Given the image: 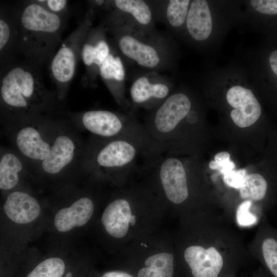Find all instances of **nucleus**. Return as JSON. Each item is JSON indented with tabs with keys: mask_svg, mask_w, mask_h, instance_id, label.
<instances>
[{
	"mask_svg": "<svg viewBox=\"0 0 277 277\" xmlns=\"http://www.w3.org/2000/svg\"><path fill=\"white\" fill-rule=\"evenodd\" d=\"M42 69L27 60H17L0 72L3 118L14 123L55 111L60 100L45 87Z\"/></svg>",
	"mask_w": 277,
	"mask_h": 277,
	"instance_id": "f257e3e1",
	"label": "nucleus"
},
{
	"mask_svg": "<svg viewBox=\"0 0 277 277\" xmlns=\"http://www.w3.org/2000/svg\"><path fill=\"white\" fill-rule=\"evenodd\" d=\"M19 28V53L42 68L49 65L62 43L68 16L51 13L35 1L16 6Z\"/></svg>",
	"mask_w": 277,
	"mask_h": 277,
	"instance_id": "f03ea898",
	"label": "nucleus"
},
{
	"mask_svg": "<svg viewBox=\"0 0 277 277\" xmlns=\"http://www.w3.org/2000/svg\"><path fill=\"white\" fill-rule=\"evenodd\" d=\"M154 155L144 145L134 140L94 136L86 148L84 165L97 174L123 177L138 169L140 157Z\"/></svg>",
	"mask_w": 277,
	"mask_h": 277,
	"instance_id": "7ed1b4c3",
	"label": "nucleus"
},
{
	"mask_svg": "<svg viewBox=\"0 0 277 277\" xmlns=\"http://www.w3.org/2000/svg\"><path fill=\"white\" fill-rule=\"evenodd\" d=\"M69 115L95 136L134 140L144 145L154 154L161 153L144 125L133 117L105 110H91L70 113Z\"/></svg>",
	"mask_w": 277,
	"mask_h": 277,
	"instance_id": "20e7f679",
	"label": "nucleus"
},
{
	"mask_svg": "<svg viewBox=\"0 0 277 277\" xmlns=\"http://www.w3.org/2000/svg\"><path fill=\"white\" fill-rule=\"evenodd\" d=\"M89 10L68 36L62 42L49 65L50 76L60 101L66 96L81 59L82 46L91 24Z\"/></svg>",
	"mask_w": 277,
	"mask_h": 277,
	"instance_id": "39448f33",
	"label": "nucleus"
},
{
	"mask_svg": "<svg viewBox=\"0 0 277 277\" xmlns=\"http://www.w3.org/2000/svg\"><path fill=\"white\" fill-rule=\"evenodd\" d=\"M49 118L42 115L13 123L19 125L13 135L18 153L37 167L50 152L53 128H47Z\"/></svg>",
	"mask_w": 277,
	"mask_h": 277,
	"instance_id": "423d86ee",
	"label": "nucleus"
},
{
	"mask_svg": "<svg viewBox=\"0 0 277 277\" xmlns=\"http://www.w3.org/2000/svg\"><path fill=\"white\" fill-rule=\"evenodd\" d=\"M86 150L66 128H53L50 152L37 168L48 175H60L73 168Z\"/></svg>",
	"mask_w": 277,
	"mask_h": 277,
	"instance_id": "0eeeda50",
	"label": "nucleus"
},
{
	"mask_svg": "<svg viewBox=\"0 0 277 277\" xmlns=\"http://www.w3.org/2000/svg\"><path fill=\"white\" fill-rule=\"evenodd\" d=\"M19 52V28L16 6L1 3L0 72L16 61Z\"/></svg>",
	"mask_w": 277,
	"mask_h": 277,
	"instance_id": "6e6552de",
	"label": "nucleus"
},
{
	"mask_svg": "<svg viewBox=\"0 0 277 277\" xmlns=\"http://www.w3.org/2000/svg\"><path fill=\"white\" fill-rule=\"evenodd\" d=\"M226 99L234 109L230 112L231 118L239 127L251 126L259 118L261 107L250 89L240 86H233L227 91Z\"/></svg>",
	"mask_w": 277,
	"mask_h": 277,
	"instance_id": "1a4fd4ad",
	"label": "nucleus"
},
{
	"mask_svg": "<svg viewBox=\"0 0 277 277\" xmlns=\"http://www.w3.org/2000/svg\"><path fill=\"white\" fill-rule=\"evenodd\" d=\"M98 33L89 29L82 46L81 59L86 68L82 79L84 86L92 85L100 67L110 53L108 43L101 36L98 37Z\"/></svg>",
	"mask_w": 277,
	"mask_h": 277,
	"instance_id": "9d476101",
	"label": "nucleus"
},
{
	"mask_svg": "<svg viewBox=\"0 0 277 277\" xmlns=\"http://www.w3.org/2000/svg\"><path fill=\"white\" fill-rule=\"evenodd\" d=\"M184 258L193 277H218L223 266V257L214 247L189 246Z\"/></svg>",
	"mask_w": 277,
	"mask_h": 277,
	"instance_id": "9b49d317",
	"label": "nucleus"
},
{
	"mask_svg": "<svg viewBox=\"0 0 277 277\" xmlns=\"http://www.w3.org/2000/svg\"><path fill=\"white\" fill-rule=\"evenodd\" d=\"M101 222L107 232L116 238L125 236L129 224H134L135 216L131 214L129 201L126 197H118L111 201L105 209Z\"/></svg>",
	"mask_w": 277,
	"mask_h": 277,
	"instance_id": "f8f14e48",
	"label": "nucleus"
},
{
	"mask_svg": "<svg viewBox=\"0 0 277 277\" xmlns=\"http://www.w3.org/2000/svg\"><path fill=\"white\" fill-rule=\"evenodd\" d=\"M7 216L13 222L26 224L34 221L39 215L40 205L28 193L22 191L11 192L3 205Z\"/></svg>",
	"mask_w": 277,
	"mask_h": 277,
	"instance_id": "ddd939ff",
	"label": "nucleus"
},
{
	"mask_svg": "<svg viewBox=\"0 0 277 277\" xmlns=\"http://www.w3.org/2000/svg\"><path fill=\"white\" fill-rule=\"evenodd\" d=\"M94 208L91 199L81 197L70 206L57 212L54 218V225L61 232H68L75 227L84 226L92 217Z\"/></svg>",
	"mask_w": 277,
	"mask_h": 277,
	"instance_id": "4468645a",
	"label": "nucleus"
},
{
	"mask_svg": "<svg viewBox=\"0 0 277 277\" xmlns=\"http://www.w3.org/2000/svg\"><path fill=\"white\" fill-rule=\"evenodd\" d=\"M186 26L189 34L197 41H203L209 36L212 23L206 1H192L187 16Z\"/></svg>",
	"mask_w": 277,
	"mask_h": 277,
	"instance_id": "2eb2a0df",
	"label": "nucleus"
},
{
	"mask_svg": "<svg viewBox=\"0 0 277 277\" xmlns=\"http://www.w3.org/2000/svg\"><path fill=\"white\" fill-rule=\"evenodd\" d=\"M118 46L126 56L135 60L138 64L148 68L155 67L160 62L156 50L129 35H124L118 41Z\"/></svg>",
	"mask_w": 277,
	"mask_h": 277,
	"instance_id": "dca6fc26",
	"label": "nucleus"
},
{
	"mask_svg": "<svg viewBox=\"0 0 277 277\" xmlns=\"http://www.w3.org/2000/svg\"><path fill=\"white\" fill-rule=\"evenodd\" d=\"M23 158L11 150L2 151L0 157V188L9 190L18 184L25 170Z\"/></svg>",
	"mask_w": 277,
	"mask_h": 277,
	"instance_id": "f3484780",
	"label": "nucleus"
},
{
	"mask_svg": "<svg viewBox=\"0 0 277 277\" xmlns=\"http://www.w3.org/2000/svg\"><path fill=\"white\" fill-rule=\"evenodd\" d=\"M169 92V89L167 85L161 83H151L145 76L136 80L130 90L132 100L138 105L145 104L153 100L166 99Z\"/></svg>",
	"mask_w": 277,
	"mask_h": 277,
	"instance_id": "a211bd4d",
	"label": "nucleus"
},
{
	"mask_svg": "<svg viewBox=\"0 0 277 277\" xmlns=\"http://www.w3.org/2000/svg\"><path fill=\"white\" fill-rule=\"evenodd\" d=\"M173 260V254L168 252L151 255L145 260V267L139 270L137 277H172Z\"/></svg>",
	"mask_w": 277,
	"mask_h": 277,
	"instance_id": "6ab92c4d",
	"label": "nucleus"
},
{
	"mask_svg": "<svg viewBox=\"0 0 277 277\" xmlns=\"http://www.w3.org/2000/svg\"><path fill=\"white\" fill-rule=\"evenodd\" d=\"M239 189L242 199L249 201H260L266 195L267 183L261 174L251 173L245 176Z\"/></svg>",
	"mask_w": 277,
	"mask_h": 277,
	"instance_id": "aec40b11",
	"label": "nucleus"
},
{
	"mask_svg": "<svg viewBox=\"0 0 277 277\" xmlns=\"http://www.w3.org/2000/svg\"><path fill=\"white\" fill-rule=\"evenodd\" d=\"M117 8L131 14L140 24L146 25L151 19V12L148 5L142 0H116Z\"/></svg>",
	"mask_w": 277,
	"mask_h": 277,
	"instance_id": "412c9836",
	"label": "nucleus"
},
{
	"mask_svg": "<svg viewBox=\"0 0 277 277\" xmlns=\"http://www.w3.org/2000/svg\"><path fill=\"white\" fill-rule=\"evenodd\" d=\"M99 73L108 82L123 80L125 75V70L120 57L110 53L100 67Z\"/></svg>",
	"mask_w": 277,
	"mask_h": 277,
	"instance_id": "4be33fe9",
	"label": "nucleus"
},
{
	"mask_svg": "<svg viewBox=\"0 0 277 277\" xmlns=\"http://www.w3.org/2000/svg\"><path fill=\"white\" fill-rule=\"evenodd\" d=\"M188 0H171L167 8V17L173 27L181 26L187 18L188 12Z\"/></svg>",
	"mask_w": 277,
	"mask_h": 277,
	"instance_id": "5701e85b",
	"label": "nucleus"
},
{
	"mask_svg": "<svg viewBox=\"0 0 277 277\" xmlns=\"http://www.w3.org/2000/svg\"><path fill=\"white\" fill-rule=\"evenodd\" d=\"M262 249L267 268L275 277H277V241L270 238L265 239Z\"/></svg>",
	"mask_w": 277,
	"mask_h": 277,
	"instance_id": "b1692460",
	"label": "nucleus"
},
{
	"mask_svg": "<svg viewBox=\"0 0 277 277\" xmlns=\"http://www.w3.org/2000/svg\"><path fill=\"white\" fill-rule=\"evenodd\" d=\"M209 167L212 170H218L223 175L235 168L234 163L230 160V154L226 151H222L215 154L214 160L211 161Z\"/></svg>",
	"mask_w": 277,
	"mask_h": 277,
	"instance_id": "393cba45",
	"label": "nucleus"
},
{
	"mask_svg": "<svg viewBox=\"0 0 277 277\" xmlns=\"http://www.w3.org/2000/svg\"><path fill=\"white\" fill-rule=\"evenodd\" d=\"M36 3L48 11L58 15L68 16L69 2L66 0H36Z\"/></svg>",
	"mask_w": 277,
	"mask_h": 277,
	"instance_id": "a878e982",
	"label": "nucleus"
},
{
	"mask_svg": "<svg viewBox=\"0 0 277 277\" xmlns=\"http://www.w3.org/2000/svg\"><path fill=\"white\" fill-rule=\"evenodd\" d=\"M250 4L253 8L261 13L277 14V0H251Z\"/></svg>",
	"mask_w": 277,
	"mask_h": 277,
	"instance_id": "bb28decb",
	"label": "nucleus"
},
{
	"mask_svg": "<svg viewBox=\"0 0 277 277\" xmlns=\"http://www.w3.org/2000/svg\"><path fill=\"white\" fill-rule=\"evenodd\" d=\"M246 174V171L244 169H234L224 175V181L229 186L239 189Z\"/></svg>",
	"mask_w": 277,
	"mask_h": 277,
	"instance_id": "cd10ccee",
	"label": "nucleus"
},
{
	"mask_svg": "<svg viewBox=\"0 0 277 277\" xmlns=\"http://www.w3.org/2000/svg\"><path fill=\"white\" fill-rule=\"evenodd\" d=\"M251 202L246 200L243 202L239 207L237 212V217L239 223L243 225H248L253 224L254 222V216L249 213V208L251 206Z\"/></svg>",
	"mask_w": 277,
	"mask_h": 277,
	"instance_id": "c85d7f7f",
	"label": "nucleus"
},
{
	"mask_svg": "<svg viewBox=\"0 0 277 277\" xmlns=\"http://www.w3.org/2000/svg\"><path fill=\"white\" fill-rule=\"evenodd\" d=\"M269 63L272 70L277 76V50L271 53L269 56Z\"/></svg>",
	"mask_w": 277,
	"mask_h": 277,
	"instance_id": "c756f323",
	"label": "nucleus"
},
{
	"mask_svg": "<svg viewBox=\"0 0 277 277\" xmlns=\"http://www.w3.org/2000/svg\"><path fill=\"white\" fill-rule=\"evenodd\" d=\"M101 277H133L128 273L120 271H110L105 273Z\"/></svg>",
	"mask_w": 277,
	"mask_h": 277,
	"instance_id": "7c9ffc66",
	"label": "nucleus"
}]
</instances>
